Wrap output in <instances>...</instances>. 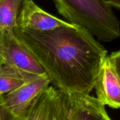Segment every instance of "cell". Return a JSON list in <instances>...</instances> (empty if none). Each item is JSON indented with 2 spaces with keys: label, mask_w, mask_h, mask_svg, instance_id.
Wrapping results in <instances>:
<instances>
[{
  "label": "cell",
  "mask_w": 120,
  "mask_h": 120,
  "mask_svg": "<svg viewBox=\"0 0 120 120\" xmlns=\"http://www.w3.org/2000/svg\"><path fill=\"white\" fill-rule=\"evenodd\" d=\"M5 63V42L4 35L0 30V66Z\"/></svg>",
  "instance_id": "cell-12"
},
{
  "label": "cell",
  "mask_w": 120,
  "mask_h": 120,
  "mask_svg": "<svg viewBox=\"0 0 120 120\" xmlns=\"http://www.w3.org/2000/svg\"><path fill=\"white\" fill-rule=\"evenodd\" d=\"M49 120H112L90 94H70L56 89Z\"/></svg>",
  "instance_id": "cell-3"
},
{
  "label": "cell",
  "mask_w": 120,
  "mask_h": 120,
  "mask_svg": "<svg viewBox=\"0 0 120 120\" xmlns=\"http://www.w3.org/2000/svg\"><path fill=\"white\" fill-rule=\"evenodd\" d=\"M14 32L53 87L65 93L90 94L108 51L86 30L71 23L46 32L15 27Z\"/></svg>",
  "instance_id": "cell-1"
},
{
  "label": "cell",
  "mask_w": 120,
  "mask_h": 120,
  "mask_svg": "<svg viewBox=\"0 0 120 120\" xmlns=\"http://www.w3.org/2000/svg\"><path fill=\"white\" fill-rule=\"evenodd\" d=\"M50 85L47 75L37 77L25 82L0 98V111L13 117L22 116Z\"/></svg>",
  "instance_id": "cell-4"
},
{
  "label": "cell",
  "mask_w": 120,
  "mask_h": 120,
  "mask_svg": "<svg viewBox=\"0 0 120 120\" xmlns=\"http://www.w3.org/2000/svg\"><path fill=\"white\" fill-rule=\"evenodd\" d=\"M0 120H1V117H0Z\"/></svg>",
  "instance_id": "cell-14"
},
{
  "label": "cell",
  "mask_w": 120,
  "mask_h": 120,
  "mask_svg": "<svg viewBox=\"0 0 120 120\" xmlns=\"http://www.w3.org/2000/svg\"><path fill=\"white\" fill-rule=\"evenodd\" d=\"M96 99L104 106L120 108V81L106 58L96 79Z\"/></svg>",
  "instance_id": "cell-7"
},
{
  "label": "cell",
  "mask_w": 120,
  "mask_h": 120,
  "mask_svg": "<svg viewBox=\"0 0 120 120\" xmlns=\"http://www.w3.org/2000/svg\"><path fill=\"white\" fill-rule=\"evenodd\" d=\"M5 63L30 79L46 75L44 69L27 47L18 39L14 31L4 37Z\"/></svg>",
  "instance_id": "cell-5"
},
{
  "label": "cell",
  "mask_w": 120,
  "mask_h": 120,
  "mask_svg": "<svg viewBox=\"0 0 120 120\" xmlns=\"http://www.w3.org/2000/svg\"><path fill=\"white\" fill-rule=\"evenodd\" d=\"M70 24L46 12L33 0H23L18 16L16 27L22 30L46 32Z\"/></svg>",
  "instance_id": "cell-6"
},
{
  "label": "cell",
  "mask_w": 120,
  "mask_h": 120,
  "mask_svg": "<svg viewBox=\"0 0 120 120\" xmlns=\"http://www.w3.org/2000/svg\"><path fill=\"white\" fill-rule=\"evenodd\" d=\"M108 59L120 81V50L112 53L108 56Z\"/></svg>",
  "instance_id": "cell-11"
},
{
  "label": "cell",
  "mask_w": 120,
  "mask_h": 120,
  "mask_svg": "<svg viewBox=\"0 0 120 120\" xmlns=\"http://www.w3.org/2000/svg\"><path fill=\"white\" fill-rule=\"evenodd\" d=\"M69 22L86 30L99 41L120 37V22L105 0H52Z\"/></svg>",
  "instance_id": "cell-2"
},
{
  "label": "cell",
  "mask_w": 120,
  "mask_h": 120,
  "mask_svg": "<svg viewBox=\"0 0 120 120\" xmlns=\"http://www.w3.org/2000/svg\"><path fill=\"white\" fill-rule=\"evenodd\" d=\"M112 8L120 9V0H105Z\"/></svg>",
  "instance_id": "cell-13"
},
{
  "label": "cell",
  "mask_w": 120,
  "mask_h": 120,
  "mask_svg": "<svg viewBox=\"0 0 120 120\" xmlns=\"http://www.w3.org/2000/svg\"><path fill=\"white\" fill-rule=\"evenodd\" d=\"M23 0H0V30L4 37L17 26L18 16Z\"/></svg>",
  "instance_id": "cell-9"
},
{
  "label": "cell",
  "mask_w": 120,
  "mask_h": 120,
  "mask_svg": "<svg viewBox=\"0 0 120 120\" xmlns=\"http://www.w3.org/2000/svg\"><path fill=\"white\" fill-rule=\"evenodd\" d=\"M33 79L6 65L0 66V98Z\"/></svg>",
  "instance_id": "cell-10"
},
{
  "label": "cell",
  "mask_w": 120,
  "mask_h": 120,
  "mask_svg": "<svg viewBox=\"0 0 120 120\" xmlns=\"http://www.w3.org/2000/svg\"><path fill=\"white\" fill-rule=\"evenodd\" d=\"M56 88L50 85L34 101L27 112L20 117H10L0 111L1 120H49Z\"/></svg>",
  "instance_id": "cell-8"
}]
</instances>
